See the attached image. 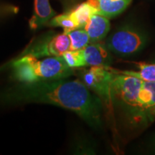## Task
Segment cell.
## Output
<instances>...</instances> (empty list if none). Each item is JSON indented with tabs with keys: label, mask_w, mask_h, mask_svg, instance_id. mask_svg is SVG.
Returning a JSON list of instances; mask_svg holds the SVG:
<instances>
[{
	"label": "cell",
	"mask_w": 155,
	"mask_h": 155,
	"mask_svg": "<svg viewBox=\"0 0 155 155\" xmlns=\"http://www.w3.org/2000/svg\"><path fill=\"white\" fill-rule=\"evenodd\" d=\"M48 25L50 27H60L63 29L64 33L71 32V31L79 29L78 24L71 15V12L63 13L53 17L48 22Z\"/></svg>",
	"instance_id": "14"
},
{
	"label": "cell",
	"mask_w": 155,
	"mask_h": 155,
	"mask_svg": "<svg viewBox=\"0 0 155 155\" xmlns=\"http://www.w3.org/2000/svg\"><path fill=\"white\" fill-rule=\"evenodd\" d=\"M70 38V50H80L85 48L90 42L88 33L84 29H76L67 33Z\"/></svg>",
	"instance_id": "15"
},
{
	"label": "cell",
	"mask_w": 155,
	"mask_h": 155,
	"mask_svg": "<svg viewBox=\"0 0 155 155\" xmlns=\"http://www.w3.org/2000/svg\"><path fill=\"white\" fill-rule=\"evenodd\" d=\"M139 108L147 124L155 118V82L143 81L138 95Z\"/></svg>",
	"instance_id": "8"
},
{
	"label": "cell",
	"mask_w": 155,
	"mask_h": 155,
	"mask_svg": "<svg viewBox=\"0 0 155 155\" xmlns=\"http://www.w3.org/2000/svg\"><path fill=\"white\" fill-rule=\"evenodd\" d=\"M56 15L50 5L49 0H35L33 15L29 21L32 30H38L48 24L50 20Z\"/></svg>",
	"instance_id": "10"
},
{
	"label": "cell",
	"mask_w": 155,
	"mask_h": 155,
	"mask_svg": "<svg viewBox=\"0 0 155 155\" xmlns=\"http://www.w3.org/2000/svg\"><path fill=\"white\" fill-rule=\"evenodd\" d=\"M137 65L139 68L138 72L132 71H120L111 68L110 66H107V68L113 73L130 75L146 82H155V63L152 64L140 63H137Z\"/></svg>",
	"instance_id": "12"
},
{
	"label": "cell",
	"mask_w": 155,
	"mask_h": 155,
	"mask_svg": "<svg viewBox=\"0 0 155 155\" xmlns=\"http://www.w3.org/2000/svg\"><path fill=\"white\" fill-rule=\"evenodd\" d=\"M79 29H83L92 15L98 14V11L88 2L77 6L73 10L70 11Z\"/></svg>",
	"instance_id": "13"
},
{
	"label": "cell",
	"mask_w": 155,
	"mask_h": 155,
	"mask_svg": "<svg viewBox=\"0 0 155 155\" xmlns=\"http://www.w3.org/2000/svg\"><path fill=\"white\" fill-rule=\"evenodd\" d=\"M114 73L107 66H92L82 70L78 78L101 101L109 111L113 108V83Z\"/></svg>",
	"instance_id": "5"
},
{
	"label": "cell",
	"mask_w": 155,
	"mask_h": 155,
	"mask_svg": "<svg viewBox=\"0 0 155 155\" xmlns=\"http://www.w3.org/2000/svg\"><path fill=\"white\" fill-rule=\"evenodd\" d=\"M111 28L108 18L99 14L92 15L84 30L90 38L91 43L99 42L106 38Z\"/></svg>",
	"instance_id": "9"
},
{
	"label": "cell",
	"mask_w": 155,
	"mask_h": 155,
	"mask_svg": "<svg viewBox=\"0 0 155 155\" xmlns=\"http://www.w3.org/2000/svg\"><path fill=\"white\" fill-rule=\"evenodd\" d=\"M66 78L19 83L7 89V104H47L71 111L93 127L101 124L103 104L80 79Z\"/></svg>",
	"instance_id": "1"
},
{
	"label": "cell",
	"mask_w": 155,
	"mask_h": 155,
	"mask_svg": "<svg viewBox=\"0 0 155 155\" xmlns=\"http://www.w3.org/2000/svg\"><path fill=\"white\" fill-rule=\"evenodd\" d=\"M10 68L12 78L19 83L66 78L74 74V69L68 66L62 56L39 60L35 56L25 55V50L15 58Z\"/></svg>",
	"instance_id": "2"
},
{
	"label": "cell",
	"mask_w": 155,
	"mask_h": 155,
	"mask_svg": "<svg viewBox=\"0 0 155 155\" xmlns=\"http://www.w3.org/2000/svg\"><path fill=\"white\" fill-rule=\"evenodd\" d=\"M14 59H15V58H14ZM14 59H12V60H10V61H9L8 62H7V63H4L3 65H0V72H2V71H5V69L7 68L11 67L12 63V62H13V61H14Z\"/></svg>",
	"instance_id": "17"
},
{
	"label": "cell",
	"mask_w": 155,
	"mask_h": 155,
	"mask_svg": "<svg viewBox=\"0 0 155 155\" xmlns=\"http://www.w3.org/2000/svg\"><path fill=\"white\" fill-rule=\"evenodd\" d=\"M70 38L66 33L50 32L29 44L25 52V55H31L37 58L62 56L70 50Z\"/></svg>",
	"instance_id": "6"
},
{
	"label": "cell",
	"mask_w": 155,
	"mask_h": 155,
	"mask_svg": "<svg viewBox=\"0 0 155 155\" xmlns=\"http://www.w3.org/2000/svg\"><path fill=\"white\" fill-rule=\"evenodd\" d=\"M86 67L109 66L112 62L111 52L105 43H89L82 50Z\"/></svg>",
	"instance_id": "7"
},
{
	"label": "cell",
	"mask_w": 155,
	"mask_h": 155,
	"mask_svg": "<svg viewBox=\"0 0 155 155\" xmlns=\"http://www.w3.org/2000/svg\"><path fill=\"white\" fill-rule=\"evenodd\" d=\"M114 73V103L120 106L131 124H147L138 103L139 89L143 81L130 75Z\"/></svg>",
	"instance_id": "3"
},
{
	"label": "cell",
	"mask_w": 155,
	"mask_h": 155,
	"mask_svg": "<svg viewBox=\"0 0 155 155\" xmlns=\"http://www.w3.org/2000/svg\"><path fill=\"white\" fill-rule=\"evenodd\" d=\"M88 2L98 11V14L112 18L127 9L131 0H88Z\"/></svg>",
	"instance_id": "11"
},
{
	"label": "cell",
	"mask_w": 155,
	"mask_h": 155,
	"mask_svg": "<svg viewBox=\"0 0 155 155\" xmlns=\"http://www.w3.org/2000/svg\"><path fill=\"white\" fill-rule=\"evenodd\" d=\"M64 61L71 68H79L86 67L84 58L82 53V50H68L62 55Z\"/></svg>",
	"instance_id": "16"
},
{
	"label": "cell",
	"mask_w": 155,
	"mask_h": 155,
	"mask_svg": "<svg viewBox=\"0 0 155 155\" xmlns=\"http://www.w3.org/2000/svg\"><path fill=\"white\" fill-rule=\"evenodd\" d=\"M154 147H155V144H154Z\"/></svg>",
	"instance_id": "19"
},
{
	"label": "cell",
	"mask_w": 155,
	"mask_h": 155,
	"mask_svg": "<svg viewBox=\"0 0 155 155\" xmlns=\"http://www.w3.org/2000/svg\"><path fill=\"white\" fill-rule=\"evenodd\" d=\"M148 37L132 25H124L108 37L105 42L110 52L121 57L136 55L146 47Z\"/></svg>",
	"instance_id": "4"
},
{
	"label": "cell",
	"mask_w": 155,
	"mask_h": 155,
	"mask_svg": "<svg viewBox=\"0 0 155 155\" xmlns=\"http://www.w3.org/2000/svg\"><path fill=\"white\" fill-rule=\"evenodd\" d=\"M154 63H155V61H154Z\"/></svg>",
	"instance_id": "18"
}]
</instances>
